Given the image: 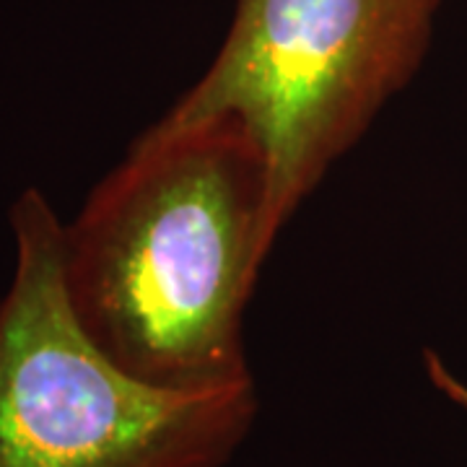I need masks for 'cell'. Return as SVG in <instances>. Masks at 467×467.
Listing matches in <instances>:
<instances>
[{"label": "cell", "mask_w": 467, "mask_h": 467, "mask_svg": "<svg viewBox=\"0 0 467 467\" xmlns=\"http://www.w3.org/2000/svg\"><path fill=\"white\" fill-rule=\"evenodd\" d=\"M423 358H426V374H429V379L434 384L436 389L451 400L454 405H460L462 410H467V384L460 382L454 374H451L447 364L436 356L434 350H426L423 353Z\"/></svg>", "instance_id": "4"}, {"label": "cell", "mask_w": 467, "mask_h": 467, "mask_svg": "<svg viewBox=\"0 0 467 467\" xmlns=\"http://www.w3.org/2000/svg\"><path fill=\"white\" fill-rule=\"evenodd\" d=\"M441 0H236L216 60L167 119L229 115L263 146L284 229L426 57Z\"/></svg>", "instance_id": "3"}, {"label": "cell", "mask_w": 467, "mask_h": 467, "mask_svg": "<svg viewBox=\"0 0 467 467\" xmlns=\"http://www.w3.org/2000/svg\"><path fill=\"white\" fill-rule=\"evenodd\" d=\"M278 232L265 150L242 119L161 117L63 223L70 304L140 379H250L242 322Z\"/></svg>", "instance_id": "1"}, {"label": "cell", "mask_w": 467, "mask_h": 467, "mask_svg": "<svg viewBox=\"0 0 467 467\" xmlns=\"http://www.w3.org/2000/svg\"><path fill=\"white\" fill-rule=\"evenodd\" d=\"M0 296V467H221L257 418L254 377L164 387L88 335L63 273V221L26 187L11 202Z\"/></svg>", "instance_id": "2"}]
</instances>
